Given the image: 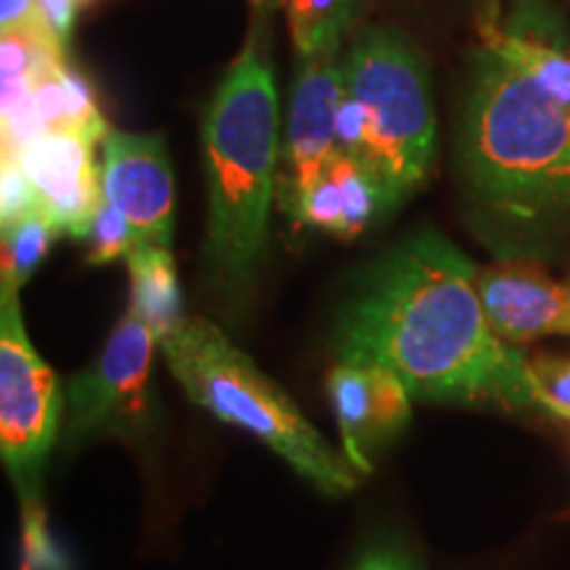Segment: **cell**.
I'll use <instances>...</instances> for the list:
<instances>
[{
  "label": "cell",
  "mask_w": 570,
  "mask_h": 570,
  "mask_svg": "<svg viewBox=\"0 0 570 570\" xmlns=\"http://www.w3.org/2000/svg\"><path fill=\"white\" fill-rule=\"evenodd\" d=\"M333 348L346 365L394 373L417 402L547 415L537 370L489 323L479 267L439 230L410 235L370 269Z\"/></svg>",
  "instance_id": "6da1fadb"
},
{
  "label": "cell",
  "mask_w": 570,
  "mask_h": 570,
  "mask_svg": "<svg viewBox=\"0 0 570 570\" xmlns=\"http://www.w3.org/2000/svg\"><path fill=\"white\" fill-rule=\"evenodd\" d=\"M462 173L499 217L544 223L570 214V104L481 38L460 132Z\"/></svg>",
  "instance_id": "7a4b0ae2"
},
{
  "label": "cell",
  "mask_w": 570,
  "mask_h": 570,
  "mask_svg": "<svg viewBox=\"0 0 570 570\" xmlns=\"http://www.w3.org/2000/svg\"><path fill=\"white\" fill-rule=\"evenodd\" d=\"M281 109L273 67L254 38L225 71L204 114L209 198L206 267L227 294H246L267 240L281 161Z\"/></svg>",
  "instance_id": "3957f363"
},
{
  "label": "cell",
  "mask_w": 570,
  "mask_h": 570,
  "mask_svg": "<svg viewBox=\"0 0 570 570\" xmlns=\"http://www.w3.org/2000/svg\"><path fill=\"white\" fill-rule=\"evenodd\" d=\"M336 151L370 175L383 214L407 202L431 173L436 156L431 77L423 56L396 30H365L348 51Z\"/></svg>",
  "instance_id": "277c9868"
},
{
  "label": "cell",
  "mask_w": 570,
  "mask_h": 570,
  "mask_svg": "<svg viewBox=\"0 0 570 570\" xmlns=\"http://www.w3.org/2000/svg\"><path fill=\"white\" fill-rule=\"evenodd\" d=\"M159 348L169 373L198 407L252 433L323 494L341 497L356 489L344 452L327 444L294 399L209 320L188 317Z\"/></svg>",
  "instance_id": "5b68a950"
},
{
  "label": "cell",
  "mask_w": 570,
  "mask_h": 570,
  "mask_svg": "<svg viewBox=\"0 0 570 570\" xmlns=\"http://www.w3.org/2000/svg\"><path fill=\"white\" fill-rule=\"evenodd\" d=\"M61 428L59 377L27 336L19 291L0 285V460L24 502L40 494L42 470Z\"/></svg>",
  "instance_id": "8992f818"
},
{
  "label": "cell",
  "mask_w": 570,
  "mask_h": 570,
  "mask_svg": "<svg viewBox=\"0 0 570 570\" xmlns=\"http://www.w3.org/2000/svg\"><path fill=\"white\" fill-rule=\"evenodd\" d=\"M156 346L154 333L127 312L101 354L63 391V444L80 446L92 436L140 439L159 423L151 381Z\"/></svg>",
  "instance_id": "52a82bcc"
},
{
  "label": "cell",
  "mask_w": 570,
  "mask_h": 570,
  "mask_svg": "<svg viewBox=\"0 0 570 570\" xmlns=\"http://www.w3.org/2000/svg\"><path fill=\"white\" fill-rule=\"evenodd\" d=\"M341 101H344V61H338V51L302 59L291 90L288 125L281 146V173L275 185L277 206L291 217L302 198L323 177L327 159L336 151Z\"/></svg>",
  "instance_id": "ba28073f"
},
{
  "label": "cell",
  "mask_w": 570,
  "mask_h": 570,
  "mask_svg": "<svg viewBox=\"0 0 570 570\" xmlns=\"http://www.w3.org/2000/svg\"><path fill=\"white\" fill-rule=\"evenodd\" d=\"M98 167L104 198L125 214L138 244L173 246L175 180L161 135L111 130Z\"/></svg>",
  "instance_id": "9c48e42d"
},
{
  "label": "cell",
  "mask_w": 570,
  "mask_h": 570,
  "mask_svg": "<svg viewBox=\"0 0 570 570\" xmlns=\"http://www.w3.org/2000/svg\"><path fill=\"white\" fill-rule=\"evenodd\" d=\"M92 146L96 142L80 132L53 130L13 156L38 194L40 214L59 235L88 238L92 217L104 204L101 167L92 161Z\"/></svg>",
  "instance_id": "30bf717a"
},
{
  "label": "cell",
  "mask_w": 570,
  "mask_h": 570,
  "mask_svg": "<svg viewBox=\"0 0 570 570\" xmlns=\"http://www.w3.org/2000/svg\"><path fill=\"white\" fill-rule=\"evenodd\" d=\"M479 294L491 327L512 346L570 336V281H558L533 259L479 267Z\"/></svg>",
  "instance_id": "8fae6325"
},
{
  "label": "cell",
  "mask_w": 570,
  "mask_h": 570,
  "mask_svg": "<svg viewBox=\"0 0 570 570\" xmlns=\"http://www.w3.org/2000/svg\"><path fill=\"white\" fill-rule=\"evenodd\" d=\"M130 269V315L154 333L156 344L180 331L185 317L183 285L169 248L138 244L125 256Z\"/></svg>",
  "instance_id": "7c38bea8"
},
{
  "label": "cell",
  "mask_w": 570,
  "mask_h": 570,
  "mask_svg": "<svg viewBox=\"0 0 570 570\" xmlns=\"http://www.w3.org/2000/svg\"><path fill=\"white\" fill-rule=\"evenodd\" d=\"M327 394H331L333 415L338 423L341 452L356 475L373 473V454H370V367L346 365L338 362L327 377Z\"/></svg>",
  "instance_id": "4fadbf2b"
},
{
  "label": "cell",
  "mask_w": 570,
  "mask_h": 570,
  "mask_svg": "<svg viewBox=\"0 0 570 570\" xmlns=\"http://www.w3.org/2000/svg\"><path fill=\"white\" fill-rule=\"evenodd\" d=\"M360 0H283L294 46L302 59L338 51L341 35Z\"/></svg>",
  "instance_id": "5bb4252c"
},
{
  "label": "cell",
  "mask_w": 570,
  "mask_h": 570,
  "mask_svg": "<svg viewBox=\"0 0 570 570\" xmlns=\"http://www.w3.org/2000/svg\"><path fill=\"white\" fill-rule=\"evenodd\" d=\"M56 227L48 223L42 214H30L19 223L3 227V277L0 285L21 288L30 277L38 273L48 248L56 240Z\"/></svg>",
  "instance_id": "9a60e30c"
},
{
  "label": "cell",
  "mask_w": 570,
  "mask_h": 570,
  "mask_svg": "<svg viewBox=\"0 0 570 570\" xmlns=\"http://www.w3.org/2000/svg\"><path fill=\"white\" fill-rule=\"evenodd\" d=\"M370 454L381 452L391 441L407 431L412 417V394L394 373L383 367H370Z\"/></svg>",
  "instance_id": "2e32d148"
},
{
  "label": "cell",
  "mask_w": 570,
  "mask_h": 570,
  "mask_svg": "<svg viewBox=\"0 0 570 570\" xmlns=\"http://www.w3.org/2000/svg\"><path fill=\"white\" fill-rule=\"evenodd\" d=\"M88 265H109V262L122 259L138 246L130 223L125 219L122 212H117L106 202L98 206L96 217H92L88 230Z\"/></svg>",
  "instance_id": "e0dca14e"
},
{
  "label": "cell",
  "mask_w": 570,
  "mask_h": 570,
  "mask_svg": "<svg viewBox=\"0 0 570 570\" xmlns=\"http://www.w3.org/2000/svg\"><path fill=\"white\" fill-rule=\"evenodd\" d=\"M63 90H67V127L63 130L80 132L90 142H104L106 135L111 130L106 127V119L96 104V92H92L90 82L85 80L80 69L69 67L61 75Z\"/></svg>",
  "instance_id": "ac0fdd59"
},
{
  "label": "cell",
  "mask_w": 570,
  "mask_h": 570,
  "mask_svg": "<svg viewBox=\"0 0 570 570\" xmlns=\"http://www.w3.org/2000/svg\"><path fill=\"white\" fill-rule=\"evenodd\" d=\"M38 212V194H35L30 177L21 169L19 159L3 156V169H0V219H3V227Z\"/></svg>",
  "instance_id": "d6986e66"
},
{
  "label": "cell",
  "mask_w": 570,
  "mask_h": 570,
  "mask_svg": "<svg viewBox=\"0 0 570 570\" xmlns=\"http://www.w3.org/2000/svg\"><path fill=\"white\" fill-rule=\"evenodd\" d=\"M533 370H537L547 415L570 423V362H541Z\"/></svg>",
  "instance_id": "ffe728a7"
},
{
  "label": "cell",
  "mask_w": 570,
  "mask_h": 570,
  "mask_svg": "<svg viewBox=\"0 0 570 570\" xmlns=\"http://www.w3.org/2000/svg\"><path fill=\"white\" fill-rule=\"evenodd\" d=\"M348 570H423L415 554H410L399 544H375L352 562Z\"/></svg>",
  "instance_id": "44dd1931"
},
{
  "label": "cell",
  "mask_w": 570,
  "mask_h": 570,
  "mask_svg": "<svg viewBox=\"0 0 570 570\" xmlns=\"http://www.w3.org/2000/svg\"><path fill=\"white\" fill-rule=\"evenodd\" d=\"M38 6H40V17L46 21L48 30H51L56 38L67 46L71 38V30H75L77 9H80V3H77V0H38Z\"/></svg>",
  "instance_id": "7402d4cb"
},
{
  "label": "cell",
  "mask_w": 570,
  "mask_h": 570,
  "mask_svg": "<svg viewBox=\"0 0 570 570\" xmlns=\"http://www.w3.org/2000/svg\"><path fill=\"white\" fill-rule=\"evenodd\" d=\"M38 0H0V30H24V27L40 24Z\"/></svg>",
  "instance_id": "603a6c76"
},
{
  "label": "cell",
  "mask_w": 570,
  "mask_h": 570,
  "mask_svg": "<svg viewBox=\"0 0 570 570\" xmlns=\"http://www.w3.org/2000/svg\"><path fill=\"white\" fill-rule=\"evenodd\" d=\"M262 9H275V6H283V0H256Z\"/></svg>",
  "instance_id": "cb8c5ba5"
},
{
  "label": "cell",
  "mask_w": 570,
  "mask_h": 570,
  "mask_svg": "<svg viewBox=\"0 0 570 570\" xmlns=\"http://www.w3.org/2000/svg\"><path fill=\"white\" fill-rule=\"evenodd\" d=\"M77 3H80V6H88V3H92V0H77Z\"/></svg>",
  "instance_id": "d4e9b609"
}]
</instances>
